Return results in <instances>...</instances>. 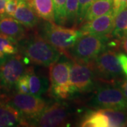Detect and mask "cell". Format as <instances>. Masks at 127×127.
<instances>
[{"label": "cell", "instance_id": "7c38bea8", "mask_svg": "<svg viewBox=\"0 0 127 127\" xmlns=\"http://www.w3.org/2000/svg\"><path fill=\"white\" fill-rule=\"evenodd\" d=\"M0 33L11 38L16 43L22 41L28 35L26 30L15 18L0 16Z\"/></svg>", "mask_w": 127, "mask_h": 127}, {"label": "cell", "instance_id": "7a4b0ae2", "mask_svg": "<svg viewBox=\"0 0 127 127\" xmlns=\"http://www.w3.org/2000/svg\"><path fill=\"white\" fill-rule=\"evenodd\" d=\"M91 62L97 81L118 86L124 80L122 68L114 50L105 49Z\"/></svg>", "mask_w": 127, "mask_h": 127}, {"label": "cell", "instance_id": "ffe728a7", "mask_svg": "<svg viewBox=\"0 0 127 127\" xmlns=\"http://www.w3.org/2000/svg\"><path fill=\"white\" fill-rule=\"evenodd\" d=\"M127 32V9H123L115 15L113 35L120 39Z\"/></svg>", "mask_w": 127, "mask_h": 127}, {"label": "cell", "instance_id": "8992f818", "mask_svg": "<svg viewBox=\"0 0 127 127\" xmlns=\"http://www.w3.org/2000/svg\"><path fill=\"white\" fill-rule=\"evenodd\" d=\"M93 107L127 111V99L119 86L106 84L98 87L89 100Z\"/></svg>", "mask_w": 127, "mask_h": 127}, {"label": "cell", "instance_id": "e0dca14e", "mask_svg": "<svg viewBox=\"0 0 127 127\" xmlns=\"http://www.w3.org/2000/svg\"><path fill=\"white\" fill-rule=\"evenodd\" d=\"M26 73L28 75L29 89L31 95L40 97L48 89V81L45 78L35 73L33 68H27Z\"/></svg>", "mask_w": 127, "mask_h": 127}, {"label": "cell", "instance_id": "9c48e42d", "mask_svg": "<svg viewBox=\"0 0 127 127\" xmlns=\"http://www.w3.org/2000/svg\"><path fill=\"white\" fill-rule=\"evenodd\" d=\"M5 102L9 103L18 110L26 122L27 120L39 115L45 109L47 104L45 100L40 97L20 92L5 96Z\"/></svg>", "mask_w": 127, "mask_h": 127}, {"label": "cell", "instance_id": "d6986e66", "mask_svg": "<svg viewBox=\"0 0 127 127\" xmlns=\"http://www.w3.org/2000/svg\"><path fill=\"white\" fill-rule=\"evenodd\" d=\"M109 121V127H122L127 126V111L122 109L101 108Z\"/></svg>", "mask_w": 127, "mask_h": 127}, {"label": "cell", "instance_id": "6da1fadb", "mask_svg": "<svg viewBox=\"0 0 127 127\" xmlns=\"http://www.w3.org/2000/svg\"><path fill=\"white\" fill-rule=\"evenodd\" d=\"M21 42V52L25 62L50 67L60 58L61 52L37 32L28 34Z\"/></svg>", "mask_w": 127, "mask_h": 127}, {"label": "cell", "instance_id": "ba28073f", "mask_svg": "<svg viewBox=\"0 0 127 127\" xmlns=\"http://www.w3.org/2000/svg\"><path fill=\"white\" fill-rule=\"evenodd\" d=\"M71 63L56 62L50 66V90L52 95L65 100L72 95L70 83Z\"/></svg>", "mask_w": 127, "mask_h": 127}, {"label": "cell", "instance_id": "4316f807", "mask_svg": "<svg viewBox=\"0 0 127 127\" xmlns=\"http://www.w3.org/2000/svg\"><path fill=\"white\" fill-rule=\"evenodd\" d=\"M113 12L114 15L127 7V0H112Z\"/></svg>", "mask_w": 127, "mask_h": 127}, {"label": "cell", "instance_id": "52a82bcc", "mask_svg": "<svg viewBox=\"0 0 127 127\" xmlns=\"http://www.w3.org/2000/svg\"><path fill=\"white\" fill-rule=\"evenodd\" d=\"M73 61L70 68V83L72 94L76 92L86 93L94 90L97 80L92 62Z\"/></svg>", "mask_w": 127, "mask_h": 127}, {"label": "cell", "instance_id": "5b68a950", "mask_svg": "<svg viewBox=\"0 0 127 127\" xmlns=\"http://www.w3.org/2000/svg\"><path fill=\"white\" fill-rule=\"evenodd\" d=\"M71 119V110L64 102H56L46 108L39 115L30 119L28 126L40 127H66Z\"/></svg>", "mask_w": 127, "mask_h": 127}, {"label": "cell", "instance_id": "4dcf8cb0", "mask_svg": "<svg viewBox=\"0 0 127 127\" xmlns=\"http://www.w3.org/2000/svg\"><path fill=\"white\" fill-rule=\"evenodd\" d=\"M6 2V0H0V16L4 15Z\"/></svg>", "mask_w": 127, "mask_h": 127}, {"label": "cell", "instance_id": "ac0fdd59", "mask_svg": "<svg viewBox=\"0 0 127 127\" xmlns=\"http://www.w3.org/2000/svg\"><path fill=\"white\" fill-rule=\"evenodd\" d=\"M83 127H107L109 121L101 109L87 113L80 124Z\"/></svg>", "mask_w": 127, "mask_h": 127}, {"label": "cell", "instance_id": "3957f363", "mask_svg": "<svg viewBox=\"0 0 127 127\" xmlns=\"http://www.w3.org/2000/svg\"><path fill=\"white\" fill-rule=\"evenodd\" d=\"M41 31V36L67 57H69L70 50L81 35L80 30L47 21L42 26Z\"/></svg>", "mask_w": 127, "mask_h": 127}, {"label": "cell", "instance_id": "484cf974", "mask_svg": "<svg viewBox=\"0 0 127 127\" xmlns=\"http://www.w3.org/2000/svg\"><path fill=\"white\" fill-rule=\"evenodd\" d=\"M18 4V0H6L5 6V13L9 16H14Z\"/></svg>", "mask_w": 127, "mask_h": 127}, {"label": "cell", "instance_id": "277c9868", "mask_svg": "<svg viewBox=\"0 0 127 127\" xmlns=\"http://www.w3.org/2000/svg\"><path fill=\"white\" fill-rule=\"evenodd\" d=\"M109 36L82 33L69 52V57L74 61L89 62L106 49Z\"/></svg>", "mask_w": 127, "mask_h": 127}, {"label": "cell", "instance_id": "4fadbf2b", "mask_svg": "<svg viewBox=\"0 0 127 127\" xmlns=\"http://www.w3.org/2000/svg\"><path fill=\"white\" fill-rule=\"evenodd\" d=\"M14 18L27 28H33L39 23L37 16L28 0H18V4Z\"/></svg>", "mask_w": 127, "mask_h": 127}, {"label": "cell", "instance_id": "5bb4252c", "mask_svg": "<svg viewBox=\"0 0 127 127\" xmlns=\"http://www.w3.org/2000/svg\"><path fill=\"white\" fill-rule=\"evenodd\" d=\"M28 126L20 112L7 102H0V127Z\"/></svg>", "mask_w": 127, "mask_h": 127}, {"label": "cell", "instance_id": "7402d4cb", "mask_svg": "<svg viewBox=\"0 0 127 127\" xmlns=\"http://www.w3.org/2000/svg\"><path fill=\"white\" fill-rule=\"evenodd\" d=\"M66 0H53L54 9H55V23L61 26H64L66 24Z\"/></svg>", "mask_w": 127, "mask_h": 127}, {"label": "cell", "instance_id": "f546056e", "mask_svg": "<svg viewBox=\"0 0 127 127\" xmlns=\"http://www.w3.org/2000/svg\"><path fill=\"white\" fill-rule=\"evenodd\" d=\"M118 86L121 88L124 97L127 99V79L123 80Z\"/></svg>", "mask_w": 127, "mask_h": 127}, {"label": "cell", "instance_id": "d4e9b609", "mask_svg": "<svg viewBox=\"0 0 127 127\" xmlns=\"http://www.w3.org/2000/svg\"><path fill=\"white\" fill-rule=\"evenodd\" d=\"M16 88L18 92L26 93V94H31L30 89H29V80H28V75L26 71V73L23 74L21 77L18 79L16 82Z\"/></svg>", "mask_w": 127, "mask_h": 127}, {"label": "cell", "instance_id": "603a6c76", "mask_svg": "<svg viewBox=\"0 0 127 127\" xmlns=\"http://www.w3.org/2000/svg\"><path fill=\"white\" fill-rule=\"evenodd\" d=\"M17 43L11 38L0 33V51L5 55L17 54Z\"/></svg>", "mask_w": 127, "mask_h": 127}, {"label": "cell", "instance_id": "9a60e30c", "mask_svg": "<svg viewBox=\"0 0 127 127\" xmlns=\"http://www.w3.org/2000/svg\"><path fill=\"white\" fill-rule=\"evenodd\" d=\"M113 11L112 0H95L89 6L81 24Z\"/></svg>", "mask_w": 127, "mask_h": 127}, {"label": "cell", "instance_id": "cb8c5ba5", "mask_svg": "<svg viewBox=\"0 0 127 127\" xmlns=\"http://www.w3.org/2000/svg\"><path fill=\"white\" fill-rule=\"evenodd\" d=\"M95 0H78V11L77 22L81 23L83 19L84 18L87 10L89 8L93 1Z\"/></svg>", "mask_w": 127, "mask_h": 127}, {"label": "cell", "instance_id": "1f68e13d", "mask_svg": "<svg viewBox=\"0 0 127 127\" xmlns=\"http://www.w3.org/2000/svg\"><path fill=\"white\" fill-rule=\"evenodd\" d=\"M6 55H5L4 53H3L2 52H1L0 51V65H1V64L3 62H4V60L6 58Z\"/></svg>", "mask_w": 127, "mask_h": 127}, {"label": "cell", "instance_id": "f1b7e54d", "mask_svg": "<svg viewBox=\"0 0 127 127\" xmlns=\"http://www.w3.org/2000/svg\"><path fill=\"white\" fill-rule=\"evenodd\" d=\"M119 47L127 55V32L119 39Z\"/></svg>", "mask_w": 127, "mask_h": 127}, {"label": "cell", "instance_id": "44dd1931", "mask_svg": "<svg viewBox=\"0 0 127 127\" xmlns=\"http://www.w3.org/2000/svg\"><path fill=\"white\" fill-rule=\"evenodd\" d=\"M78 0H66V25H74L77 23Z\"/></svg>", "mask_w": 127, "mask_h": 127}, {"label": "cell", "instance_id": "2e32d148", "mask_svg": "<svg viewBox=\"0 0 127 127\" xmlns=\"http://www.w3.org/2000/svg\"><path fill=\"white\" fill-rule=\"evenodd\" d=\"M30 4L40 18L50 23H55L53 0H31Z\"/></svg>", "mask_w": 127, "mask_h": 127}, {"label": "cell", "instance_id": "83f0119b", "mask_svg": "<svg viewBox=\"0 0 127 127\" xmlns=\"http://www.w3.org/2000/svg\"><path fill=\"white\" fill-rule=\"evenodd\" d=\"M117 57L121 64L123 73L127 76V55L124 53H119L117 55Z\"/></svg>", "mask_w": 127, "mask_h": 127}, {"label": "cell", "instance_id": "8fae6325", "mask_svg": "<svg viewBox=\"0 0 127 127\" xmlns=\"http://www.w3.org/2000/svg\"><path fill=\"white\" fill-rule=\"evenodd\" d=\"M115 15L113 11L108 14L98 16L88 22L82 23L80 31L82 33H89L102 36H109L114 27Z\"/></svg>", "mask_w": 127, "mask_h": 127}, {"label": "cell", "instance_id": "30bf717a", "mask_svg": "<svg viewBox=\"0 0 127 127\" xmlns=\"http://www.w3.org/2000/svg\"><path fill=\"white\" fill-rule=\"evenodd\" d=\"M26 69L21 55L15 54L6 57L0 65V88L5 91L11 90L18 79L26 73Z\"/></svg>", "mask_w": 127, "mask_h": 127}]
</instances>
